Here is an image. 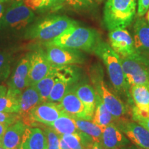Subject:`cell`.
<instances>
[{"label": "cell", "mask_w": 149, "mask_h": 149, "mask_svg": "<svg viewBox=\"0 0 149 149\" xmlns=\"http://www.w3.org/2000/svg\"><path fill=\"white\" fill-rule=\"evenodd\" d=\"M93 52L104 61L115 90L120 94L127 95L129 97L130 86L126 81L120 55L113 51L109 44L100 40Z\"/></svg>", "instance_id": "6da1fadb"}, {"label": "cell", "mask_w": 149, "mask_h": 149, "mask_svg": "<svg viewBox=\"0 0 149 149\" xmlns=\"http://www.w3.org/2000/svg\"><path fill=\"white\" fill-rule=\"evenodd\" d=\"M137 0H107L104 8L103 21L109 31L126 29L136 15Z\"/></svg>", "instance_id": "7a4b0ae2"}, {"label": "cell", "mask_w": 149, "mask_h": 149, "mask_svg": "<svg viewBox=\"0 0 149 149\" xmlns=\"http://www.w3.org/2000/svg\"><path fill=\"white\" fill-rule=\"evenodd\" d=\"M99 40V35L96 31L79 26L77 24L45 44L91 52L94 51Z\"/></svg>", "instance_id": "3957f363"}, {"label": "cell", "mask_w": 149, "mask_h": 149, "mask_svg": "<svg viewBox=\"0 0 149 149\" xmlns=\"http://www.w3.org/2000/svg\"><path fill=\"white\" fill-rule=\"evenodd\" d=\"M77 22L66 16H53L37 22L26 33V37L31 40L49 42L74 26Z\"/></svg>", "instance_id": "277c9868"}, {"label": "cell", "mask_w": 149, "mask_h": 149, "mask_svg": "<svg viewBox=\"0 0 149 149\" xmlns=\"http://www.w3.org/2000/svg\"><path fill=\"white\" fill-rule=\"evenodd\" d=\"M122 69L129 86L145 85L149 87V58L136 53L129 57H120Z\"/></svg>", "instance_id": "5b68a950"}, {"label": "cell", "mask_w": 149, "mask_h": 149, "mask_svg": "<svg viewBox=\"0 0 149 149\" xmlns=\"http://www.w3.org/2000/svg\"><path fill=\"white\" fill-rule=\"evenodd\" d=\"M103 71L101 68L94 70L92 81L96 95L102 100L105 107L115 119H122L127 112L126 106L120 98L109 90L104 81Z\"/></svg>", "instance_id": "8992f818"}, {"label": "cell", "mask_w": 149, "mask_h": 149, "mask_svg": "<svg viewBox=\"0 0 149 149\" xmlns=\"http://www.w3.org/2000/svg\"><path fill=\"white\" fill-rule=\"evenodd\" d=\"M34 17L33 10L26 6L23 1H14L0 19V26L20 30L31 23Z\"/></svg>", "instance_id": "52a82bcc"}, {"label": "cell", "mask_w": 149, "mask_h": 149, "mask_svg": "<svg viewBox=\"0 0 149 149\" xmlns=\"http://www.w3.org/2000/svg\"><path fill=\"white\" fill-rule=\"evenodd\" d=\"M45 55L52 66L83 64L84 56L78 50L45 44Z\"/></svg>", "instance_id": "ba28073f"}, {"label": "cell", "mask_w": 149, "mask_h": 149, "mask_svg": "<svg viewBox=\"0 0 149 149\" xmlns=\"http://www.w3.org/2000/svg\"><path fill=\"white\" fill-rule=\"evenodd\" d=\"M30 70V56L28 55L18 63L12 77L8 81L7 94L19 97L22 91L31 86L29 77Z\"/></svg>", "instance_id": "9c48e42d"}, {"label": "cell", "mask_w": 149, "mask_h": 149, "mask_svg": "<svg viewBox=\"0 0 149 149\" xmlns=\"http://www.w3.org/2000/svg\"><path fill=\"white\" fill-rule=\"evenodd\" d=\"M109 39L111 48L120 57H129L137 53L133 38L125 29H115L110 31Z\"/></svg>", "instance_id": "30bf717a"}, {"label": "cell", "mask_w": 149, "mask_h": 149, "mask_svg": "<svg viewBox=\"0 0 149 149\" xmlns=\"http://www.w3.org/2000/svg\"><path fill=\"white\" fill-rule=\"evenodd\" d=\"M117 127L135 146L149 149V130L135 122L122 120L117 123Z\"/></svg>", "instance_id": "8fae6325"}, {"label": "cell", "mask_w": 149, "mask_h": 149, "mask_svg": "<svg viewBox=\"0 0 149 149\" xmlns=\"http://www.w3.org/2000/svg\"><path fill=\"white\" fill-rule=\"evenodd\" d=\"M64 113L59 103L52 102H42L35 107L29 115L30 123L35 122L47 126L52 124Z\"/></svg>", "instance_id": "7c38bea8"}, {"label": "cell", "mask_w": 149, "mask_h": 149, "mask_svg": "<svg viewBox=\"0 0 149 149\" xmlns=\"http://www.w3.org/2000/svg\"><path fill=\"white\" fill-rule=\"evenodd\" d=\"M30 70L29 77L31 86L35 85L49 73L52 65L42 50L30 54Z\"/></svg>", "instance_id": "4fadbf2b"}, {"label": "cell", "mask_w": 149, "mask_h": 149, "mask_svg": "<svg viewBox=\"0 0 149 149\" xmlns=\"http://www.w3.org/2000/svg\"><path fill=\"white\" fill-rule=\"evenodd\" d=\"M19 102V115L21 116V120L29 126L30 123V113L37 105L42 103V99L35 88V86H30L24 89L20 94Z\"/></svg>", "instance_id": "5bb4252c"}, {"label": "cell", "mask_w": 149, "mask_h": 149, "mask_svg": "<svg viewBox=\"0 0 149 149\" xmlns=\"http://www.w3.org/2000/svg\"><path fill=\"white\" fill-rule=\"evenodd\" d=\"M59 104L63 111L72 117L91 120L85 106L74 93L72 88L68 89L64 97Z\"/></svg>", "instance_id": "9a60e30c"}, {"label": "cell", "mask_w": 149, "mask_h": 149, "mask_svg": "<svg viewBox=\"0 0 149 149\" xmlns=\"http://www.w3.org/2000/svg\"><path fill=\"white\" fill-rule=\"evenodd\" d=\"M134 44L137 53L149 55V24L146 20L139 17L133 25Z\"/></svg>", "instance_id": "2e32d148"}, {"label": "cell", "mask_w": 149, "mask_h": 149, "mask_svg": "<svg viewBox=\"0 0 149 149\" xmlns=\"http://www.w3.org/2000/svg\"><path fill=\"white\" fill-rule=\"evenodd\" d=\"M19 149H48L45 131L38 127L27 126Z\"/></svg>", "instance_id": "e0dca14e"}, {"label": "cell", "mask_w": 149, "mask_h": 149, "mask_svg": "<svg viewBox=\"0 0 149 149\" xmlns=\"http://www.w3.org/2000/svg\"><path fill=\"white\" fill-rule=\"evenodd\" d=\"M101 144L107 149H121L128 146L130 141L120 128L111 124L103 128Z\"/></svg>", "instance_id": "ac0fdd59"}, {"label": "cell", "mask_w": 149, "mask_h": 149, "mask_svg": "<svg viewBox=\"0 0 149 149\" xmlns=\"http://www.w3.org/2000/svg\"><path fill=\"white\" fill-rule=\"evenodd\" d=\"M27 126L22 120L9 126L1 137V146L5 149H19Z\"/></svg>", "instance_id": "d6986e66"}, {"label": "cell", "mask_w": 149, "mask_h": 149, "mask_svg": "<svg viewBox=\"0 0 149 149\" xmlns=\"http://www.w3.org/2000/svg\"><path fill=\"white\" fill-rule=\"evenodd\" d=\"M74 93L85 106L87 113L93 120L96 107L97 95L95 88L88 84H80L72 87Z\"/></svg>", "instance_id": "ffe728a7"}, {"label": "cell", "mask_w": 149, "mask_h": 149, "mask_svg": "<svg viewBox=\"0 0 149 149\" xmlns=\"http://www.w3.org/2000/svg\"><path fill=\"white\" fill-rule=\"evenodd\" d=\"M129 93L135 107L141 111L149 113V87L148 86H130Z\"/></svg>", "instance_id": "44dd1931"}, {"label": "cell", "mask_w": 149, "mask_h": 149, "mask_svg": "<svg viewBox=\"0 0 149 149\" xmlns=\"http://www.w3.org/2000/svg\"><path fill=\"white\" fill-rule=\"evenodd\" d=\"M70 149H90L95 142L90 136L80 130L74 133L60 135Z\"/></svg>", "instance_id": "7402d4cb"}, {"label": "cell", "mask_w": 149, "mask_h": 149, "mask_svg": "<svg viewBox=\"0 0 149 149\" xmlns=\"http://www.w3.org/2000/svg\"><path fill=\"white\" fill-rule=\"evenodd\" d=\"M59 135L74 133L78 131L75 121L71 115L64 113L51 126Z\"/></svg>", "instance_id": "603a6c76"}, {"label": "cell", "mask_w": 149, "mask_h": 149, "mask_svg": "<svg viewBox=\"0 0 149 149\" xmlns=\"http://www.w3.org/2000/svg\"><path fill=\"white\" fill-rule=\"evenodd\" d=\"M73 118L75 121L76 126H77L78 130L86 134L87 135L90 136L95 142L101 143L103 129L100 126L95 124L92 120H84V119L74 117H73Z\"/></svg>", "instance_id": "cb8c5ba5"}, {"label": "cell", "mask_w": 149, "mask_h": 149, "mask_svg": "<svg viewBox=\"0 0 149 149\" xmlns=\"http://www.w3.org/2000/svg\"><path fill=\"white\" fill-rule=\"evenodd\" d=\"M113 118L114 117L105 107L101 99L97 95L96 107L93 117V122L103 129L107 126L113 124L112 122Z\"/></svg>", "instance_id": "d4e9b609"}, {"label": "cell", "mask_w": 149, "mask_h": 149, "mask_svg": "<svg viewBox=\"0 0 149 149\" xmlns=\"http://www.w3.org/2000/svg\"><path fill=\"white\" fill-rule=\"evenodd\" d=\"M57 80V77H56L55 71H54L53 66H52V68L49 73L42 80L33 85L35 86L37 92L40 94L42 102H47L50 93Z\"/></svg>", "instance_id": "484cf974"}, {"label": "cell", "mask_w": 149, "mask_h": 149, "mask_svg": "<svg viewBox=\"0 0 149 149\" xmlns=\"http://www.w3.org/2000/svg\"><path fill=\"white\" fill-rule=\"evenodd\" d=\"M53 68L57 79L62 80L69 84L74 83L77 79V72L74 66L65 65L53 66Z\"/></svg>", "instance_id": "4316f807"}, {"label": "cell", "mask_w": 149, "mask_h": 149, "mask_svg": "<svg viewBox=\"0 0 149 149\" xmlns=\"http://www.w3.org/2000/svg\"><path fill=\"white\" fill-rule=\"evenodd\" d=\"M19 97L6 94L0 97V112L10 113H19Z\"/></svg>", "instance_id": "83f0119b"}, {"label": "cell", "mask_w": 149, "mask_h": 149, "mask_svg": "<svg viewBox=\"0 0 149 149\" xmlns=\"http://www.w3.org/2000/svg\"><path fill=\"white\" fill-rule=\"evenodd\" d=\"M70 84L66 81L62 80L57 79L54 84L53 88L50 93L47 101L52 102H61L66 91L68 89V86Z\"/></svg>", "instance_id": "f1b7e54d"}, {"label": "cell", "mask_w": 149, "mask_h": 149, "mask_svg": "<svg viewBox=\"0 0 149 149\" xmlns=\"http://www.w3.org/2000/svg\"><path fill=\"white\" fill-rule=\"evenodd\" d=\"M10 57L7 54L0 53V81L4 80L10 74Z\"/></svg>", "instance_id": "f546056e"}, {"label": "cell", "mask_w": 149, "mask_h": 149, "mask_svg": "<svg viewBox=\"0 0 149 149\" xmlns=\"http://www.w3.org/2000/svg\"><path fill=\"white\" fill-rule=\"evenodd\" d=\"M45 133L47 137L48 149L59 148V135L55 131L53 128H46Z\"/></svg>", "instance_id": "4dcf8cb0"}, {"label": "cell", "mask_w": 149, "mask_h": 149, "mask_svg": "<svg viewBox=\"0 0 149 149\" xmlns=\"http://www.w3.org/2000/svg\"><path fill=\"white\" fill-rule=\"evenodd\" d=\"M64 4L74 9H86L93 4V0H64Z\"/></svg>", "instance_id": "1f68e13d"}, {"label": "cell", "mask_w": 149, "mask_h": 149, "mask_svg": "<svg viewBox=\"0 0 149 149\" xmlns=\"http://www.w3.org/2000/svg\"><path fill=\"white\" fill-rule=\"evenodd\" d=\"M19 120H21V116L19 115V113L0 112V123H3L10 126Z\"/></svg>", "instance_id": "d6a6232c"}, {"label": "cell", "mask_w": 149, "mask_h": 149, "mask_svg": "<svg viewBox=\"0 0 149 149\" xmlns=\"http://www.w3.org/2000/svg\"><path fill=\"white\" fill-rule=\"evenodd\" d=\"M137 15L144 16L149 9V0H137Z\"/></svg>", "instance_id": "836d02e7"}, {"label": "cell", "mask_w": 149, "mask_h": 149, "mask_svg": "<svg viewBox=\"0 0 149 149\" xmlns=\"http://www.w3.org/2000/svg\"><path fill=\"white\" fill-rule=\"evenodd\" d=\"M51 4L52 10H57L60 9L64 5V0H49Z\"/></svg>", "instance_id": "e575fe53"}, {"label": "cell", "mask_w": 149, "mask_h": 149, "mask_svg": "<svg viewBox=\"0 0 149 149\" xmlns=\"http://www.w3.org/2000/svg\"><path fill=\"white\" fill-rule=\"evenodd\" d=\"M134 122L138 123L139 124L143 126L144 128H146L147 130H149V116L144 117V118H139L134 121Z\"/></svg>", "instance_id": "d590c367"}, {"label": "cell", "mask_w": 149, "mask_h": 149, "mask_svg": "<svg viewBox=\"0 0 149 149\" xmlns=\"http://www.w3.org/2000/svg\"><path fill=\"white\" fill-rule=\"evenodd\" d=\"M10 0H0V19L2 17L3 13H4V8L6 3Z\"/></svg>", "instance_id": "8d00e7d4"}, {"label": "cell", "mask_w": 149, "mask_h": 149, "mask_svg": "<svg viewBox=\"0 0 149 149\" xmlns=\"http://www.w3.org/2000/svg\"><path fill=\"white\" fill-rule=\"evenodd\" d=\"M9 125L6 124H3V123H0V137H2V136L4 134L5 131L6 130Z\"/></svg>", "instance_id": "74e56055"}, {"label": "cell", "mask_w": 149, "mask_h": 149, "mask_svg": "<svg viewBox=\"0 0 149 149\" xmlns=\"http://www.w3.org/2000/svg\"><path fill=\"white\" fill-rule=\"evenodd\" d=\"M8 88L3 85H0V97H1L5 96L7 94Z\"/></svg>", "instance_id": "f35d334b"}, {"label": "cell", "mask_w": 149, "mask_h": 149, "mask_svg": "<svg viewBox=\"0 0 149 149\" xmlns=\"http://www.w3.org/2000/svg\"><path fill=\"white\" fill-rule=\"evenodd\" d=\"M90 149H107L102 146L100 142H94Z\"/></svg>", "instance_id": "ab89813d"}, {"label": "cell", "mask_w": 149, "mask_h": 149, "mask_svg": "<svg viewBox=\"0 0 149 149\" xmlns=\"http://www.w3.org/2000/svg\"><path fill=\"white\" fill-rule=\"evenodd\" d=\"M121 149H144V148L135 146V145H130V146L128 145V146L124 147V148H122Z\"/></svg>", "instance_id": "60d3db41"}, {"label": "cell", "mask_w": 149, "mask_h": 149, "mask_svg": "<svg viewBox=\"0 0 149 149\" xmlns=\"http://www.w3.org/2000/svg\"><path fill=\"white\" fill-rule=\"evenodd\" d=\"M146 20L147 22H148V23L149 24V9L146 12Z\"/></svg>", "instance_id": "b9f144b4"}, {"label": "cell", "mask_w": 149, "mask_h": 149, "mask_svg": "<svg viewBox=\"0 0 149 149\" xmlns=\"http://www.w3.org/2000/svg\"><path fill=\"white\" fill-rule=\"evenodd\" d=\"M14 1H24V0H13Z\"/></svg>", "instance_id": "7bdbcfd3"}, {"label": "cell", "mask_w": 149, "mask_h": 149, "mask_svg": "<svg viewBox=\"0 0 149 149\" xmlns=\"http://www.w3.org/2000/svg\"><path fill=\"white\" fill-rule=\"evenodd\" d=\"M0 146H1V138L0 137Z\"/></svg>", "instance_id": "ee69618b"}, {"label": "cell", "mask_w": 149, "mask_h": 149, "mask_svg": "<svg viewBox=\"0 0 149 149\" xmlns=\"http://www.w3.org/2000/svg\"><path fill=\"white\" fill-rule=\"evenodd\" d=\"M0 149H5V148H3L2 146H0Z\"/></svg>", "instance_id": "f6af8a7d"}]
</instances>
